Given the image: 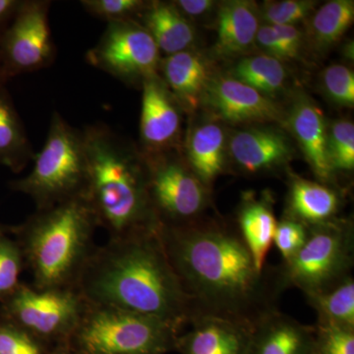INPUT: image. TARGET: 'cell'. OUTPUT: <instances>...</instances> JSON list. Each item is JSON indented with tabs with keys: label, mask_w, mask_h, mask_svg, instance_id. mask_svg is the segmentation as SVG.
Wrapping results in <instances>:
<instances>
[{
	"label": "cell",
	"mask_w": 354,
	"mask_h": 354,
	"mask_svg": "<svg viewBox=\"0 0 354 354\" xmlns=\"http://www.w3.org/2000/svg\"><path fill=\"white\" fill-rule=\"evenodd\" d=\"M97 225L84 197L37 209L13 228L24 264L38 290H76L77 281L94 252Z\"/></svg>",
	"instance_id": "obj_4"
},
{
	"label": "cell",
	"mask_w": 354,
	"mask_h": 354,
	"mask_svg": "<svg viewBox=\"0 0 354 354\" xmlns=\"http://www.w3.org/2000/svg\"><path fill=\"white\" fill-rule=\"evenodd\" d=\"M328 157L333 174L354 169V125L349 120L333 123L328 130Z\"/></svg>",
	"instance_id": "obj_28"
},
{
	"label": "cell",
	"mask_w": 354,
	"mask_h": 354,
	"mask_svg": "<svg viewBox=\"0 0 354 354\" xmlns=\"http://www.w3.org/2000/svg\"><path fill=\"white\" fill-rule=\"evenodd\" d=\"M314 354H354V330L316 324Z\"/></svg>",
	"instance_id": "obj_33"
},
{
	"label": "cell",
	"mask_w": 354,
	"mask_h": 354,
	"mask_svg": "<svg viewBox=\"0 0 354 354\" xmlns=\"http://www.w3.org/2000/svg\"><path fill=\"white\" fill-rule=\"evenodd\" d=\"M339 202L337 193L325 184L295 177L290 183L286 216L307 227L320 225L334 220Z\"/></svg>",
	"instance_id": "obj_21"
},
{
	"label": "cell",
	"mask_w": 354,
	"mask_h": 354,
	"mask_svg": "<svg viewBox=\"0 0 354 354\" xmlns=\"http://www.w3.org/2000/svg\"><path fill=\"white\" fill-rule=\"evenodd\" d=\"M82 133L87 158L83 197L97 225L109 239L158 234L142 153L102 123L88 125Z\"/></svg>",
	"instance_id": "obj_3"
},
{
	"label": "cell",
	"mask_w": 354,
	"mask_h": 354,
	"mask_svg": "<svg viewBox=\"0 0 354 354\" xmlns=\"http://www.w3.org/2000/svg\"><path fill=\"white\" fill-rule=\"evenodd\" d=\"M276 216L270 200L247 195L239 212V230L259 271L266 268V259L274 241Z\"/></svg>",
	"instance_id": "obj_22"
},
{
	"label": "cell",
	"mask_w": 354,
	"mask_h": 354,
	"mask_svg": "<svg viewBox=\"0 0 354 354\" xmlns=\"http://www.w3.org/2000/svg\"><path fill=\"white\" fill-rule=\"evenodd\" d=\"M50 4L48 0H22L0 36V64L6 79L46 68L55 60Z\"/></svg>",
	"instance_id": "obj_11"
},
{
	"label": "cell",
	"mask_w": 354,
	"mask_h": 354,
	"mask_svg": "<svg viewBox=\"0 0 354 354\" xmlns=\"http://www.w3.org/2000/svg\"><path fill=\"white\" fill-rule=\"evenodd\" d=\"M164 81L179 106L194 109L208 87L209 71L206 62L190 50L167 55L160 62Z\"/></svg>",
	"instance_id": "obj_18"
},
{
	"label": "cell",
	"mask_w": 354,
	"mask_h": 354,
	"mask_svg": "<svg viewBox=\"0 0 354 354\" xmlns=\"http://www.w3.org/2000/svg\"><path fill=\"white\" fill-rule=\"evenodd\" d=\"M24 258L17 241L0 234V301L20 286Z\"/></svg>",
	"instance_id": "obj_29"
},
{
	"label": "cell",
	"mask_w": 354,
	"mask_h": 354,
	"mask_svg": "<svg viewBox=\"0 0 354 354\" xmlns=\"http://www.w3.org/2000/svg\"><path fill=\"white\" fill-rule=\"evenodd\" d=\"M76 290L88 304L153 317L181 333L197 315L158 234L109 239L95 247Z\"/></svg>",
	"instance_id": "obj_2"
},
{
	"label": "cell",
	"mask_w": 354,
	"mask_h": 354,
	"mask_svg": "<svg viewBox=\"0 0 354 354\" xmlns=\"http://www.w3.org/2000/svg\"><path fill=\"white\" fill-rule=\"evenodd\" d=\"M260 26L252 2L232 0L221 4L216 21V55L236 57L250 50Z\"/></svg>",
	"instance_id": "obj_19"
},
{
	"label": "cell",
	"mask_w": 354,
	"mask_h": 354,
	"mask_svg": "<svg viewBox=\"0 0 354 354\" xmlns=\"http://www.w3.org/2000/svg\"><path fill=\"white\" fill-rule=\"evenodd\" d=\"M308 234V227L297 220L285 216L277 223L272 243L278 248L283 262L290 260L304 246Z\"/></svg>",
	"instance_id": "obj_35"
},
{
	"label": "cell",
	"mask_w": 354,
	"mask_h": 354,
	"mask_svg": "<svg viewBox=\"0 0 354 354\" xmlns=\"http://www.w3.org/2000/svg\"><path fill=\"white\" fill-rule=\"evenodd\" d=\"M323 84L333 101L342 106H353L354 75L348 67L342 64L330 65L324 71Z\"/></svg>",
	"instance_id": "obj_34"
},
{
	"label": "cell",
	"mask_w": 354,
	"mask_h": 354,
	"mask_svg": "<svg viewBox=\"0 0 354 354\" xmlns=\"http://www.w3.org/2000/svg\"><path fill=\"white\" fill-rule=\"evenodd\" d=\"M305 297L318 315L317 325L354 330V279L351 274L327 290Z\"/></svg>",
	"instance_id": "obj_25"
},
{
	"label": "cell",
	"mask_w": 354,
	"mask_h": 354,
	"mask_svg": "<svg viewBox=\"0 0 354 354\" xmlns=\"http://www.w3.org/2000/svg\"><path fill=\"white\" fill-rule=\"evenodd\" d=\"M315 6L316 2L308 0L267 1L263 6L262 13L267 24L295 26L307 19Z\"/></svg>",
	"instance_id": "obj_31"
},
{
	"label": "cell",
	"mask_w": 354,
	"mask_h": 354,
	"mask_svg": "<svg viewBox=\"0 0 354 354\" xmlns=\"http://www.w3.org/2000/svg\"><path fill=\"white\" fill-rule=\"evenodd\" d=\"M81 6L91 15L109 23L135 21L147 6L142 0H82Z\"/></svg>",
	"instance_id": "obj_30"
},
{
	"label": "cell",
	"mask_w": 354,
	"mask_h": 354,
	"mask_svg": "<svg viewBox=\"0 0 354 354\" xmlns=\"http://www.w3.org/2000/svg\"><path fill=\"white\" fill-rule=\"evenodd\" d=\"M232 78L269 97L278 94L285 86L286 71L283 62L277 58L254 55L235 65Z\"/></svg>",
	"instance_id": "obj_27"
},
{
	"label": "cell",
	"mask_w": 354,
	"mask_h": 354,
	"mask_svg": "<svg viewBox=\"0 0 354 354\" xmlns=\"http://www.w3.org/2000/svg\"><path fill=\"white\" fill-rule=\"evenodd\" d=\"M177 337L179 354H247L251 328L211 314H198Z\"/></svg>",
	"instance_id": "obj_14"
},
{
	"label": "cell",
	"mask_w": 354,
	"mask_h": 354,
	"mask_svg": "<svg viewBox=\"0 0 354 354\" xmlns=\"http://www.w3.org/2000/svg\"><path fill=\"white\" fill-rule=\"evenodd\" d=\"M314 344L315 326L274 309L253 326L247 354H314Z\"/></svg>",
	"instance_id": "obj_15"
},
{
	"label": "cell",
	"mask_w": 354,
	"mask_h": 354,
	"mask_svg": "<svg viewBox=\"0 0 354 354\" xmlns=\"http://www.w3.org/2000/svg\"><path fill=\"white\" fill-rule=\"evenodd\" d=\"M140 139L143 153L167 152L180 131V106L160 75L142 84Z\"/></svg>",
	"instance_id": "obj_12"
},
{
	"label": "cell",
	"mask_w": 354,
	"mask_h": 354,
	"mask_svg": "<svg viewBox=\"0 0 354 354\" xmlns=\"http://www.w3.org/2000/svg\"><path fill=\"white\" fill-rule=\"evenodd\" d=\"M34 156L10 95L0 85V164L14 172H20Z\"/></svg>",
	"instance_id": "obj_24"
},
{
	"label": "cell",
	"mask_w": 354,
	"mask_h": 354,
	"mask_svg": "<svg viewBox=\"0 0 354 354\" xmlns=\"http://www.w3.org/2000/svg\"><path fill=\"white\" fill-rule=\"evenodd\" d=\"M22 0H0V32H3L13 19Z\"/></svg>",
	"instance_id": "obj_39"
},
{
	"label": "cell",
	"mask_w": 354,
	"mask_h": 354,
	"mask_svg": "<svg viewBox=\"0 0 354 354\" xmlns=\"http://www.w3.org/2000/svg\"><path fill=\"white\" fill-rule=\"evenodd\" d=\"M230 150L242 169L250 174L268 171L283 165L291 148L283 134L266 129H248L232 137Z\"/></svg>",
	"instance_id": "obj_17"
},
{
	"label": "cell",
	"mask_w": 354,
	"mask_h": 354,
	"mask_svg": "<svg viewBox=\"0 0 354 354\" xmlns=\"http://www.w3.org/2000/svg\"><path fill=\"white\" fill-rule=\"evenodd\" d=\"M354 2L333 0L318 9L312 17L310 35L318 50H328L342 38L353 24Z\"/></svg>",
	"instance_id": "obj_26"
},
{
	"label": "cell",
	"mask_w": 354,
	"mask_h": 354,
	"mask_svg": "<svg viewBox=\"0 0 354 354\" xmlns=\"http://www.w3.org/2000/svg\"><path fill=\"white\" fill-rule=\"evenodd\" d=\"M48 349L17 326L0 319V354H46Z\"/></svg>",
	"instance_id": "obj_32"
},
{
	"label": "cell",
	"mask_w": 354,
	"mask_h": 354,
	"mask_svg": "<svg viewBox=\"0 0 354 354\" xmlns=\"http://www.w3.org/2000/svg\"><path fill=\"white\" fill-rule=\"evenodd\" d=\"M2 232H3V230H2V227H0V234H2Z\"/></svg>",
	"instance_id": "obj_42"
},
{
	"label": "cell",
	"mask_w": 354,
	"mask_h": 354,
	"mask_svg": "<svg viewBox=\"0 0 354 354\" xmlns=\"http://www.w3.org/2000/svg\"><path fill=\"white\" fill-rule=\"evenodd\" d=\"M6 76H4L3 70H2L1 64H0V85H2L3 81L6 80Z\"/></svg>",
	"instance_id": "obj_41"
},
{
	"label": "cell",
	"mask_w": 354,
	"mask_h": 354,
	"mask_svg": "<svg viewBox=\"0 0 354 354\" xmlns=\"http://www.w3.org/2000/svg\"><path fill=\"white\" fill-rule=\"evenodd\" d=\"M180 334L153 317L87 302L65 346L73 354H167Z\"/></svg>",
	"instance_id": "obj_5"
},
{
	"label": "cell",
	"mask_w": 354,
	"mask_h": 354,
	"mask_svg": "<svg viewBox=\"0 0 354 354\" xmlns=\"http://www.w3.org/2000/svg\"><path fill=\"white\" fill-rule=\"evenodd\" d=\"M46 354H73L70 351V349L67 348L65 344H60V346H53L48 349Z\"/></svg>",
	"instance_id": "obj_40"
},
{
	"label": "cell",
	"mask_w": 354,
	"mask_h": 354,
	"mask_svg": "<svg viewBox=\"0 0 354 354\" xmlns=\"http://www.w3.org/2000/svg\"><path fill=\"white\" fill-rule=\"evenodd\" d=\"M290 125L312 171L323 183L334 176L328 157V130L322 111L311 101L301 99L293 106Z\"/></svg>",
	"instance_id": "obj_16"
},
{
	"label": "cell",
	"mask_w": 354,
	"mask_h": 354,
	"mask_svg": "<svg viewBox=\"0 0 354 354\" xmlns=\"http://www.w3.org/2000/svg\"><path fill=\"white\" fill-rule=\"evenodd\" d=\"M1 304V319L50 348L67 344L87 302L73 288L38 290L20 283Z\"/></svg>",
	"instance_id": "obj_8"
},
{
	"label": "cell",
	"mask_w": 354,
	"mask_h": 354,
	"mask_svg": "<svg viewBox=\"0 0 354 354\" xmlns=\"http://www.w3.org/2000/svg\"><path fill=\"white\" fill-rule=\"evenodd\" d=\"M256 41L267 53V55L277 58L281 62L288 60L286 51L272 25L260 26L256 36Z\"/></svg>",
	"instance_id": "obj_36"
},
{
	"label": "cell",
	"mask_w": 354,
	"mask_h": 354,
	"mask_svg": "<svg viewBox=\"0 0 354 354\" xmlns=\"http://www.w3.org/2000/svg\"><path fill=\"white\" fill-rule=\"evenodd\" d=\"M172 3L186 18L187 16L197 17L203 15L215 6V2L212 0H178V1H172Z\"/></svg>",
	"instance_id": "obj_38"
},
{
	"label": "cell",
	"mask_w": 354,
	"mask_h": 354,
	"mask_svg": "<svg viewBox=\"0 0 354 354\" xmlns=\"http://www.w3.org/2000/svg\"><path fill=\"white\" fill-rule=\"evenodd\" d=\"M225 134L218 124L207 123L194 128L186 142L191 171L209 186L223 169Z\"/></svg>",
	"instance_id": "obj_23"
},
{
	"label": "cell",
	"mask_w": 354,
	"mask_h": 354,
	"mask_svg": "<svg viewBox=\"0 0 354 354\" xmlns=\"http://www.w3.org/2000/svg\"><path fill=\"white\" fill-rule=\"evenodd\" d=\"M160 241L198 314H211L252 329L286 290L278 267L259 271L239 230L197 221L160 227Z\"/></svg>",
	"instance_id": "obj_1"
},
{
	"label": "cell",
	"mask_w": 354,
	"mask_h": 354,
	"mask_svg": "<svg viewBox=\"0 0 354 354\" xmlns=\"http://www.w3.org/2000/svg\"><path fill=\"white\" fill-rule=\"evenodd\" d=\"M86 60L122 82L141 85L158 74L162 62L157 44L137 20L109 23Z\"/></svg>",
	"instance_id": "obj_10"
},
{
	"label": "cell",
	"mask_w": 354,
	"mask_h": 354,
	"mask_svg": "<svg viewBox=\"0 0 354 354\" xmlns=\"http://www.w3.org/2000/svg\"><path fill=\"white\" fill-rule=\"evenodd\" d=\"M203 99L216 118L230 123L274 121L281 118L278 104L232 77L209 80Z\"/></svg>",
	"instance_id": "obj_13"
},
{
	"label": "cell",
	"mask_w": 354,
	"mask_h": 354,
	"mask_svg": "<svg viewBox=\"0 0 354 354\" xmlns=\"http://www.w3.org/2000/svg\"><path fill=\"white\" fill-rule=\"evenodd\" d=\"M141 24L160 53L171 55L190 50L195 41L193 26L172 2L152 1L140 14Z\"/></svg>",
	"instance_id": "obj_20"
},
{
	"label": "cell",
	"mask_w": 354,
	"mask_h": 354,
	"mask_svg": "<svg viewBox=\"0 0 354 354\" xmlns=\"http://www.w3.org/2000/svg\"><path fill=\"white\" fill-rule=\"evenodd\" d=\"M288 57V60L298 57L302 46V35L295 26H272Z\"/></svg>",
	"instance_id": "obj_37"
},
{
	"label": "cell",
	"mask_w": 354,
	"mask_h": 354,
	"mask_svg": "<svg viewBox=\"0 0 354 354\" xmlns=\"http://www.w3.org/2000/svg\"><path fill=\"white\" fill-rule=\"evenodd\" d=\"M142 156L149 198L160 227H183L199 221L208 205V186L167 152Z\"/></svg>",
	"instance_id": "obj_9"
},
{
	"label": "cell",
	"mask_w": 354,
	"mask_h": 354,
	"mask_svg": "<svg viewBox=\"0 0 354 354\" xmlns=\"http://www.w3.org/2000/svg\"><path fill=\"white\" fill-rule=\"evenodd\" d=\"M353 230L351 223L332 220L308 227L304 246L279 266L283 286L305 295L327 290L351 276L353 266Z\"/></svg>",
	"instance_id": "obj_7"
},
{
	"label": "cell",
	"mask_w": 354,
	"mask_h": 354,
	"mask_svg": "<svg viewBox=\"0 0 354 354\" xmlns=\"http://www.w3.org/2000/svg\"><path fill=\"white\" fill-rule=\"evenodd\" d=\"M32 162L29 174L10 186L31 198L37 209L84 196L87 158L82 130L72 127L57 111L51 115L43 149Z\"/></svg>",
	"instance_id": "obj_6"
}]
</instances>
